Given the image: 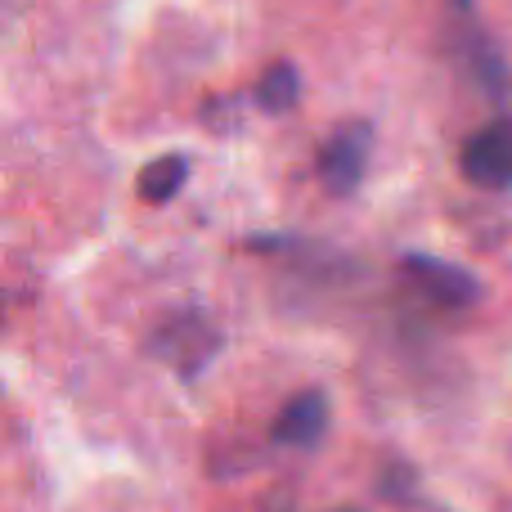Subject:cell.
<instances>
[{
	"mask_svg": "<svg viewBox=\"0 0 512 512\" xmlns=\"http://www.w3.org/2000/svg\"><path fill=\"white\" fill-rule=\"evenodd\" d=\"M459 167L481 189H512V117H499L468 135Z\"/></svg>",
	"mask_w": 512,
	"mask_h": 512,
	"instance_id": "1",
	"label": "cell"
},
{
	"mask_svg": "<svg viewBox=\"0 0 512 512\" xmlns=\"http://www.w3.org/2000/svg\"><path fill=\"white\" fill-rule=\"evenodd\" d=\"M369 144H373V131L364 122L337 126V131L328 135L324 153H319V176H324V185L333 189L337 198H346L364 180V167H369Z\"/></svg>",
	"mask_w": 512,
	"mask_h": 512,
	"instance_id": "2",
	"label": "cell"
},
{
	"mask_svg": "<svg viewBox=\"0 0 512 512\" xmlns=\"http://www.w3.org/2000/svg\"><path fill=\"white\" fill-rule=\"evenodd\" d=\"M405 274H409V279H414L432 301H441V306H468V301L477 297V279H472L468 270H459V265L441 261V256L409 252V256H405Z\"/></svg>",
	"mask_w": 512,
	"mask_h": 512,
	"instance_id": "3",
	"label": "cell"
},
{
	"mask_svg": "<svg viewBox=\"0 0 512 512\" xmlns=\"http://www.w3.org/2000/svg\"><path fill=\"white\" fill-rule=\"evenodd\" d=\"M324 427H328V396L324 391H301L279 409L270 436L279 445H301L306 450V445H315L324 436Z\"/></svg>",
	"mask_w": 512,
	"mask_h": 512,
	"instance_id": "4",
	"label": "cell"
},
{
	"mask_svg": "<svg viewBox=\"0 0 512 512\" xmlns=\"http://www.w3.org/2000/svg\"><path fill=\"white\" fill-rule=\"evenodd\" d=\"M185 176H189V162L180 158V153H167V158L149 162V167L140 171V198L144 203H167V198L180 194Z\"/></svg>",
	"mask_w": 512,
	"mask_h": 512,
	"instance_id": "5",
	"label": "cell"
},
{
	"mask_svg": "<svg viewBox=\"0 0 512 512\" xmlns=\"http://www.w3.org/2000/svg\"><path fill=\"white\" fill-rule=\"evenodd\" d=\"M297 68L292 63H274L270 72L261 77V86H256V99H261V108H270V113H288L292 104H297Z\"/></svg>",
	"mask_w": 512,
	"mask_h": 512,
	"instance_id": "6",
	"label": "cell"
},
{
	"mask_svg": "<svg viewBox=\"0 0 512 512\" xmlns=\"http://www.w3.org/2000/svg\"><path fill=\"white\" fill-rule=\"evenodd\" d=\"M459 5H472V0H459Z\"/></svg>",
	"mask_w": 512,
	"mask_h": 512,
	"instance_id": "7",
	"label": "cell"
}]
</instances>
